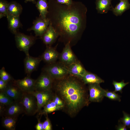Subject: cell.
Returning <instances> with one entry per match:
<instances>
[{"label":"cell","instance_id":"cell-1","mask_svg":"<svg viewBox=\"0 0 130 130\" xmlns=\"http://www.w3.org/2000/svg\"><path fill=\"white\" fill-rule=\"evenodd\" d=\"M58 80L55 85L57 95L63 101L64 107L68 114L74 116L87 103L84 87L79 81L72 77L66 76Z\"/></svg>","mask_w":130,"mask_h":130},{"label":"cell","instance_id":"cell-2","mask_svg":"<svg viewBox=\"0 0 130 130\" xmlns=\"http://www.w3.org/2000/svg\"><path fill=\"white\" fill-rule=\"evenodd\" d=\"M80 14L76 10H61L58 18V26L64 33L71 37L78 34L81 27L82 19Z\"/></svg>","mask_w":130,"mask_h":130},{"label":"cell","instance_id":"cell-3","mask_svg":"<svg viewBox=\"0 0 130 130\" xmlns=\"http://www.w3.org/2000/svg\"><path fill=\"white\" fill-rule=\"evenodd\" d=\"M15 35V39L17 48L20 51L24 52L26 56L29 55V49L34 43L36 38L18 32Z\"/></svg>","mask_w":130,"mask_h":130},{"label":"cell","instance_id":"cell-4","mask_svg":"<svg viewBox=\"0 0 130 130\" xmlns=\"http://www.w3.org/2000/svg\"><path fill=\"white\" fill-rule=\"evenodd\" d=\"M44 67L43 71L47 73L54 80H59L67 76L69 74L67 67L61 63L49 64Z\"/></svg>","mask_w":130,"mask_h":130},{"label":"cell","instance_id":"cell-5","mask_svg":"<svg viewBox=\"0 0 130 130\" xmlns=\"http://www.w3.org/2000/svg\"><path fill=\"white\" fill-rule=\"evenodd\" d=\"M20 102L24 107L25 114L32 116L37 113V99L32 94L24 92Z\"/></svg>","mask_w":130,"mask_h":130},{"label":"cell","instance_id":"cell-6","mask_svg":"<svg viewBox=\"0 0 130 130\" xmlns=\"http://www.w3.org/2000/svg\"><path fill=\"white\" fill-rule=\"evenodd\" d=\"M54 80L47 73L43 71L36 80L35 91H42L51 90Z\"/></svg>","mask_w":130,"mask_h":130},{"label":"cell","instance_id":"cell-7","mask_svg":"<svg viewBox=\"0 0 130 130\" xmlns=\"http://www.w3.org/2000/svg\"><path fill=\"white\" fill-rule=\"evenodd\" d=\"M3 117L17 118L20 114L25 113L24 107L20 102L14 101L10 105L0 109Z\"/></svg>","mask_w":130,"mask_h":130},{"label":"cell","instance_id":"cell-8","mask_svg":"<svg viewBox=\"0 0 130 130\" xmlns=\"http://www.w3.org/2000/svg\"><path fill=\"white\" fill-rule=\"evenodd\" d=\"M50 23L48 19H44L40 17H38L33 22V25L27 31L33 30L36 36L41 38L46 31Z\"/></svg>","mask_w":130,"mask_h":130},{"label":"cell","instance_id":"cell-9","mask_svg":"<svg viewBox=\"0 0 130 130\" xmlns=\"http://www.w3.org/2000/svg\"><path fill=\"white\" fill-rule=\"evenodd\" d=\"M31 93L34 95L37 99V113L39 112L42 107L49 101L52 100L54 96L52 90L42 91H34Z\"/></svg>","mask_w":130,"mask_h":130},{"label":"cell","instance_id":"cell-10","mask_svg":"<svg viewBox=\"0 0 130 130\" xmlns=\"http://www.w3.org/2000/svg\"><path fill=\"white\" fill-rule=\"evenodd\" d=\"M89 96L88 100L91 102H99L104 97L106 90L102 88L99 84H89Z\"/></svg>","mask_w":130,"mask_h":130},{"label":"cell","instance_id":"cell-11","mask_svg":"<svg viewBox=\"0 0 130 130\" xmlns=\"http://www.w3.org/2000/svg\"><path fill=\"white\" fill-rule=\"evenodd\" d=\"M35 80L28 75L22 79H14L13 82L23 92L31 93L35 91Z\"/></svg>","mask_w":130,"mask_h":130},{"label":"cell","instance_id":"cell-12","mask_svg":"<svg viewBox=\"0 0 130 130\" xmlns=\"http://www.w3.org/2000/svg\"><path fill=\"white\" fill-rule=\"evenodd\" d=\"M12 98L14 101L20 102L24 92L13 82L8 83L5 89L3 91Z\"/></svg>","mask_w":130,"mask_h":130},{"label":"cell","instance_id":"cell-13","mask_svg":"<svg viewBox=\"0 0 130 130\" xmlns=\"http://www.w3.org/2000/svg\"><path fill=\"white\" fill-rule=\"evenodd\" d=\"M60 58L61 63L67 67L77 61L76 58L71 48L69 43L66 45L61 54Z\"/></svg>","mask_w":130,"mask_h":130},{"label":"cell","instance_id":"cell-14","mask_svg":"<svg viewBox=\"0 0 130 130\" xmlns=\"http://www.w3.org/2000/svg\"><path fill=\"white\" fill-rule=\"evenodd\" d=\"M42 60L41 56L35 57L29 55L26 56L24 60L25 70L27 75L31 74L36 70Z\"/></svg>","mask_w":130,"mask_h":130},{"label":"cell","instance_id":"cell-15","mask_svg":"<svg viewBox=\"0 0 130 130\" xmlns=\"http://www.w3.org/2000/svg\"><path fill=\"white\" fill-rule=\"evenodd\" d=\"M41 56L42 60L50 64L55 62L58 57L59 54L54 48L48 46Z\"/></svg>","mask_w":130,"mask_h":130},{"label":"cell","instance_id":"cell-16","mask_svg":"<svg viewBox=\"0 0 130 130\" xmlns=\"http://www.w3.org/2000/svg\"><path fill=\"white\" fill-rule=\"evenodd\" d=\"M58 33L51 22L45 33L41 38L43 42L46 45H50L55 41Z\"/></svg>","mask_w":130,"mask_h":130},{"label":"cell","instance_id":"cell-17","mask_svg":"<svg viewBox=\"0 0 130 130\" xmlns=\"http://www.w3.org/2000/svg\"><path fill=\"white\" fill-rule=\"evenodd\" d=\"M67 67L69 74L80 79L86 71L81 63L77 61Z\"/></svg>","mask_w":130,"mask_h":130},{"label":"cell","instance_id":"cell-18","mask_svg":"<svg viewBox=\"0 0 130 130\" xmlns=\"http://www.w3.org/2000/svg\"><path fill=\"white\" fill-rule=\"evenodd\" d=\"M19 16L9 15L7 17L8 28L11 32L14 34L17 32L18 29L22 26Z\"/></svg>","mask_w":130,"mask_h":130},{"label":"cell","instance_id":"cell-19","mask_svg":"<svg viewBox=\"0 0 130 130\" xmlns=\"http://www.w3.org/2000/svg\"><path fill=\"white\" fill-rule=\"evenodd\" d=\"M85 84H100L104 81L96 74L86 71L81 79Z\"/></svg>","mask_w":130,"mask_h":130},{"label":"cell","instance_id":"cell-20","mask_svg":"<svg viewBox=\"0 0 130 130\" xmlns=\"http://www.w3.org/2000/svg\"><path fill=\"white\" fill-rule=\"evenodd\" d=\"M43 107V110L38 113L39 115L46 114L59 110L64 108V106L56 105L52 100L49 101Z\"/></svg>","mask_w":130,"mask_h":130},{"label":"cell","instance_id":"cell-21","mask_svg":"<svg viewBox=\"0 0 130 130\" xmlns=\"http://www.w3.org/2000/svg\"><path fill=\"white\" fill-rule=\"evenodd\" d=\"M22 10L21 5L15 1L8 3L7 10L9 15L14 16H20Z\"/></svg>","mask_w":130,"mask_h":130},{"label":"cell","instance_id":"cell-22","mask_svg":"<svg viewBox=\"0 0 130 130\" xmlns=\"http://www.w3.org/2000/svg\"><path fill=\"white\" fill-rule=\"evenodd\" d=\"M111 0H97L96 8L98 13H107L110 8Z\"/></svg>","mask_w":130,"mask_h":130},{"label":"cell","instance_id":"cell-23","mask_svg":"<svg viewBox=\"0 0 130 130\" xmlns=\"http://www.w3.org/2000/svg\"><path fill=\"white\" fill-rule=\"evenodd\" d=\"M130 6L128 0H121L116 7L113 9V13L116 16L120 15L129 8Z\"/></svg>","mask_w":130,"mask_h":130},{"label":"cell","instance_id":"cell-24","mask_svg":"<svg viewBox=\"0 0 130 130\" xmlns=\"http://www.w3.org/2000/svg\"><path fill=\"white\" fill-rule=\"evenodd\" d=\"M17 120V118L3 117L1 119L2 125L7 130H15Z\"/></svg>","mask_w":130,"mask_h":130},{"label":"cell","instance_id":"cell-25","mask_svg":"<svg viewBox=\"0 0 130 130\" xmlns=\"http://www.w3.org/2000/svg\"><path fill=\"white\" fill-rule=\"evenodd\" d=\"M36 4V6L39 13V16L44 19H46L48 13L47 0H38Z\"/></svg>","mask_w":130,"mask_h":130},{"label":"cell","instance_id":"cell-26","mask_svg":"<svg viewBox=\"0 0 130 130\" xmlns=\"http://www.w3.org/2000/svg\"><path fill=\"white\" fill-rule=\"evenodd\" d=\"M14 101L4 92L0 91V108H3L10 105Z\"/></svg>","mask_w":130,"mask_h":130},{"label":"cell","instance_id":"cell-27","mask_svg":"<svg viewBox=\"0 0 130 130\" xmlns=\"http://www.w3.org/2000/svg\"><path fill=\"white\" fill-rule=\"evenodd\" d=\"M8 3L5 0H0V18L4 17L6 18L9 15L7 10Z\"/></svg>","mask_w":130,"mask_h":130},{"label":"cell","instance_id":"cell-28","mask_svg":"<svg viewBox=\"0 0 130 130\" xmlns=\"http://www.w3.org/2000/svg\"><path fill=\"white\" fill-rule=\"evenodd\" d=\"M0 78L8 82L13 81L14 80L10 74L6 72L4 67L0 70Z\"/></svg>","mask_w":130,"mask_h":130},{"label":"cell","instance_id":"cell-29","mask_svg":"<svg viewBox=\"0 0 130 130\" xmlns=\"http://www.w3.org/2000/svg\"><path fill=\"white\" fill-rule=\"evenodd\" d=\"M129 83L128 82L124 83V81L123 80L120 82L113 81L112 84L115 88L114 91H119L122 93L123 88Z\"/></svg>","mask_w":130,"mask_h":130},{"label":"cell","instance_id":"cell-30","mask_svg":"<svg viewBox=\"0 0 130 130\" xmlns=\"http://www.w3.org/2000/svg\"><path fill=\"white\" fill-rule=\"evenodd\" d=\"M115 92L114 91H106L105 97L112 100H117L120 102L121 101V96Z\"/></svg>","mask_w":130,"mask_h":130},{"label":"cell","instance_id":"cell-31","mask_svg":"<svg viewBox=\"0 0 130 130\" xmlns=\"http://www.w3.org/2000/svg\"><path fill=\"white\" fill-rule=\"evenodd\" d=\"M124 117L120 119L121 122L127 127L130 128V115L123 111Z\"/></svg>","mask_w":130,"mask_h":130},{"label":"cell","instance_id":"cell-32","mask_svg":"<svg viewBox=\"0 0 130 130\" xmlns=\"http://www.w3.org/2000/svg\"><path fill=\"white\" fill-rule=\"evenodd\" d=\"M46 117V120L43 123V130H52V124L47 114Z\"/></svg>","mask_w":130,"mask_h":130},{"label":"cell","instance_id":"cell-33","mask_svg":"<svg viewBox=\"0 0 130 130\" xmlns=\"http://www.w3.org/2000/svg\"><path fill=\"white\" fill-rule=\"evenodd\" d=\"M52 100L56 105L59 106H64V103L63 101L56 94L55 95H54Z\"/></svg>","mask_w":130,"mask_h":130},{"label":"cell","instance_id":"cell-34","mask_svg":"<svg viewBox=\"0 0 130 130\" xmlns=\"http://www.w3.org/2000/svg\"><path fill=\"white\" fill-rule=\"evenodd\" d=\"M41 117L39 118L37 116L38 123L35 126V128L36 130H43V123L40 121Z\"/></svg>","mask_w":130,"mask_h":130},{"label":"cell","instance_id":"cell-35","mask_svg":"<svg viewBox=\"0 0 130 130\" xmlns=\"http://www.w3.org/2000/svg\"><path fill=\"white\" fill-rule=\"evenodd\" d=\"M8 83L0 79V91H3L5 89Z\"/></svg>","mask_w":130,"mask_h":130},{"label":"cell","instance_id":"cell-36","mask_svg":"<svg viewBox=\"0 0 130 130\" xmlns=\"http://www.w3.org/2000/svg\"><path fill=\"white\" fill-rule=\"evenodd\" d=\"M59 3L61 4H65L68 6H70L72 4V0H56Z\"/></svg>","mask_w":130,"mask_h":130},{"label":"cell","instance_id":"cell-37","mask_svg":"<svg viewBox=\"0 0 130 130\" xmlns=\"http://www.w3.org/2000/svg\"><path fill=\"white\" fill-rule=\"evenodd\" d=\"M118 130H127L126 126L123 124H120L116 127Z\"/></svg>","mask_w":130,"mask_h":130},{"label":"cell","instance_id":"cell-38","mask_svg":"<svg viewBox=\"0 0 130 130\" xmlns=\"http://www.w3.org/2000/svg\"><path fill=\"white\" fill-rule=\"evenodd\" d=\"M28 1L32 2L34 4L36 3L35 0H25V2L26 3Z\"/></svg>","mask_w":130,"mask_h":130}]
</instances>
